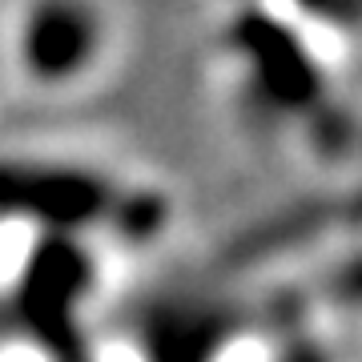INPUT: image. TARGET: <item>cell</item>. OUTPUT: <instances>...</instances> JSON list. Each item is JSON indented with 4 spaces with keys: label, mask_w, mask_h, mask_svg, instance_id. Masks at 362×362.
Returning a JSON list of instances; mask_svg holds the SVG:
<instances>
[{
    "label": "cell",
    "mask_w": 362,
    "mask_h": 362,
    "mask_svg": "<svg viewBox=\"0 0 362 362\" xmlns=\"http://www.w3.org/2000/svg\"><path fill=\"white\" fill-rule=\"evenodd\" d=\"M113 8L105 0H16L0 25L4 73L28 93L85 89L113 57Z\"/></svg>",
    "instance_id": "obj_1"
},
{
    "label": "cell",
    "mask_w": 362,
    "mask_h": 362,
    "mask_svg": "<svg viewBox=\"0 0 362 362\" xmlns=\"http://www.w3.org/2000/svg\"><path fill=\"white\" fill-rule=\"evenodd\" d=\"M8 81V73H4V45H0V85Z\"/></svg>",
    "instance_id": "obj_2"
}]
</instances>
